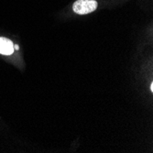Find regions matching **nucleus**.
<instances>
[{
	"label": "nucleus",
	"instance_id": "4",
	"mask_svg": "<svg viewBox=\"0 0 153 153\" xmlns=\"http://www.w3.org/2000/svg\"><path fill=\"white\" fill-rule=\"evenodd\" d=\"M150 90L151 92H153V82H151V85H150Z\"/></svg>",
	"mask_w": 153,
	"mask_h": 153
},
{
	"label": "nucleus",
	"instance_id": "1",
	"mask_svg": "<svg viewBox=\"0 0 153 153\" xmlns=\"http://www.w3.org/2000/svg\"><path fill=\"white\" fill-rule=\"evenodd\" d=\"M98 6L95 0H77L73 5V9L79 15H86L94 11Z\"/></svg>",
	"mask_w": 153,
	"mask_h": 153
},
{
	"label": "nucleus",
	"instance_id": "3",
	"mask_svg": "<svg viewBox=\"0 0 153 153\" xmlns=\"http://www.w3.org/2000/svg\"><path fill=\"white\" fill-rule=\"evenodd\" d=\"M14 50H16V51L19 50V45H16V46H14Z\"/></svg>",
	"mask_w": 153,
	"mask_h": 153
},
{
	"label": "nucleus",
	"instance_id": "2",
	"mask_svg": "<svg viewBox=\"0 0 153 153\" xmlns=\"http://www.w3.org/2000/svg\"><path fill=\"white\" fill-rule=\"evenodd\" d=\"M14 51V45L12 41L6 38H0V54L10 55Z\"/></svg>",
	"mask_w": 153,
	"mask_h": 153
}]
</instances>
